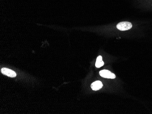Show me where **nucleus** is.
<instances>
[{"instance_id":"obj_1","label":"nucleus","mask_w":152,"mask_h":114,"mask_svg":"<svg viewBox=\"0 0 152 114\" xmlns=\"http://www.w3.org/2000/svg\"><path fill=\"white\" fill-rule=\"evenodd\" d=\"M132 28V23L128 22H121L117 25V29L122 31L129 30Z\"/></svg>"},{"instance_id":"obj_2","label":"nucleus","mask_w":152,"mask_h":114,"mask_svg":"<svg viewBox=\"0 0 152 114\" xmlns=\"http://www.w3.org/2000/svg\"><path fill=\"white\" fill-rule=\"evenodd\" d=\"M99 74L102 77L108 79H114L116 78V76L111 71L107 70H103L100 71Z\"/></svg>"},{"instance_id":"obj_3","label":"nucleus","mask_w":152,"mask_h":114,"mask_svg":"<svg viewBox=\"0 0 152 114\" xmlns=\"http://www.w3.org/2000/svg\"><path fill=\"white\" fill-rule=\"evenodd\" d=\"M1 72L4 75L7 76L8 77H12V78L15 77L17 76L15 72L13 71L12 70L6 68H3L1 69Z\"/></svg>"},{"instance_id":"obj_4","label":"nucleus","mask_w":152,"mask_h":114,"mask_svg":"<svg viewBox=\"0 0 152 114\" xmlns=\"http://www.w3.org/2000/svg\"><path fill=\"white\" fill-rule=\"evenodd\" d=\"M91 86L92 90L95 91H98L102 88V87L103 86V84L102 83L101 81H95L94 83H92L91 84Z\"/></svg>"},{"instance_id":"obj_5","label":"nucleus","mask_w":152,"mask_h":114,"mask_svg":"<svg viewBox=\"0 0 152 114\" xmlns=\"http://www.w3.org/2000/svg\"><path fill=\"white\" fill-rule=\"evenodd\" d=\"M104 62L102 60V57L101 56H99L96 58V62L95 66H96V68H101L104 65Z\"/></svg>"}]
</instances>
